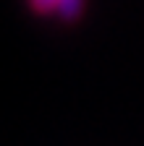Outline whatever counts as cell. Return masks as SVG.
<instances>
[{
	"instance_id": "obj_1",
	"label": "cell",
	"mask_w": 144,
	"mask_h": 146,
	"mask_svg": "<svg viewBox=\"0 0 144 146\" xmlns=\"http://www.w3.org/2000/svg\"><path fill=\"white\" fill-rule=\"evenodd\" d=\"M81 8H84V0H60V3H58V13L66 18V21L79 18Z\"/></svg>"
},
{
	"instance_id": "obj_2",
	"label": "cell",
	"mask_w": 144,
	"mask_h": 146,
	"mask_svg": "<svg viewBox=\"0 0 144 146\" xmlns=\"http://www.w3.org/2000/svg\"><path fill=\"white\" fill-rule=\"evenodd\" d=\"M26 3H29V8H31L34 13L47 16V13H52V11H58V3H60V0H26Z\"/></svg>"
}]
</instances>
